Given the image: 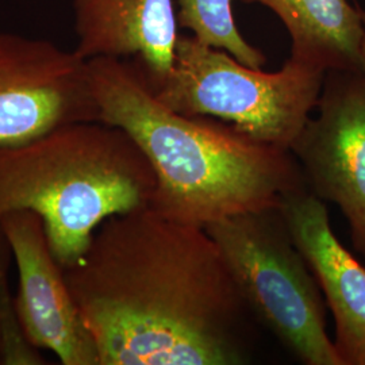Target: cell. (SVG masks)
<instances>
[{"label": "cell", "instance_id": "52a82bcc", "mask_svg": "<svg viewBox=\"0 0 365 365\" xmlns=\"http://www.w3.org/2000/svg\"><path fill=\"white\" fill-rule=\"evenodd\" d=\"M315 111L289 150L307 190L342 211L365 259L364 71H327Z\"/></svg>", "mask_w": 365, "mask_h": 365}, {"label": "cell", "instance_id": "6da1fadb", "mask_svg": "<svg viewBox=\"0 0 365 365\" xmlns=\"http://www.w3.org/2000/svg\"><path fill=\"white\" fill-rule=\"evenodd\" d=\"M99 365H238L250 313L203 227L150 206L117 214L64 268Z\"/></svg>", "mask_w": 365, "mask_h": 365}, {"label": "cell", "instance_id": "8992f818", "mask_svg": "<svg viewBox=\"0 0 365 365\" xmlns=\"http://www.w3.org/2000/svg\"><path fill=\"white\" fill-rule=\"evenodd\" d=\"M95 120L87 60L49 39L0 33V144Z\"/></svg>", "mask_w": 365, "mask_h": 365}, {"label": "cell", "instance_id": "5bb4252c", "mask_svg": "<svg viewBox=\"0 0 365 365\" xmlns=\"http://www.w3.org/2000/svg\"><path fill=\"white\" fill-rule=\"evenodd\" d=\"M361 64H363V71L365 72V9H364V36H363V42H361Z\"/></svg>", "mask_w": 365, "mask_h": 365}, {"label": "cell", "instance_id": "9c48e42d", "mask_svg": "<svg viewBox=\"0 0 365 365\" xmlns=\"http://www.w3.org/2000/svg\"><path fill=\"white\" fill-rule=\"evenodd\" d=\"M289 235L327 298L342 365H365V267L334 235L327 206L307 188L280 203Z\"/></svg>", "mask_w": 365, "mask_h": 365}, {"label": "cell", "instance_id": "277c9868", "mask_svg": "<svg viewBox=\"0 0 365 365\" xmlns=\"http://www.w3.org/2000/svg\"><path fill=\"white\" fill-rule=\"evenodd\" d=\"M325 75L292 57L264 72L180 34L168 78L150 90L179 114L217 118L289 150L317 108Z\"/></svg>", "mask_w": 365, "mask_h": 365}, {"label": "cell", "instance_id": "7c38bea8", "mask_svg": "<svg viewBox=\"0 0 365 365\" xmlns=\"http://www.w3.org/2000/svg\"><path fill=\"white\" fill-rule=\"evenodd\" d=\"M235 0H179L178 22L203 45L232 54L240 63L261 69L265 54L249 43L235 25Z\"/></svg>", "mask_w": 365, "mask_h": 365}, {"label": "cell", "instance_id": "7a4b0ae2", "mask_svg": "<svg viewBox=\"0 0 365 365\" xmlns=\"http://www.w3.org/2000/svg\"><path fill=\"white\" fill-rule=\"evenodd\" d=\"M99 120L126 131L156 175L150 207L206 227L237 214L279 207L307 188L291 150L262 143L235 125L182 115L163 105L131 60H87Z\"/></svg>", "mask_w": 365, "mask_h": 365}, {"label": "cell", "instance_id": "8fae6325", "mask_svg": "<svg viewBox=\"0 0 365 365\" xmlns=\"http://www.w3.org/2000/svg\"><path fill=\"white\" fill-rule=\"evenodd\" d=\"M274 14L291 41L289 57L319 68L363 69L364 10L352 0H240Z\"/></svg>", "mask_w": 365, "mask_h": 365}, {"label": "cell", "instance_id": "3957f363", "mask_svg": "<svg viewBox=\"0 0 365 365\" xmlns=\"http://www.w3.org/2000/svg\"><path fill=\"white\" fill-rule=\"evenodd\" d=\"M155 188L140 146L103 122L0 144V218L14 211L39 215L63 269L78 262L106 220L149 206Z\"/></svg>", "mask_w": 365, "mask_h": 365}, {"label": "cell", "instance_id": "5b68a950", "mask_svg": "<svg viewBox=\"0 0 365 365\" xmlns=\"http://www.w3.org/2000/svg\"><path fill=\"white\" fill-rule=\"evenodd\" d=\"M221 250L250 313L306 365H342L325 327L322 291L279 207L205 227Z\"/></svg>", "mask_w": 365, "mask_h": 365}, {"label": "cell", "instance_id": "4fadbf2b", "mask_svg": "<svg viewBox=\"0 0 365 365\" xmlns=\"http://www.w3.org/2000/svg\"><path fill=\"white\" fill-rule=\"evenodd\" d=\"M13 252L0 229V364L41 365L43 357L29 339L19 322L15 298L9 288Z\"/></svg>", "mask_w": 365, "mask_h": 365}, {"label": "cell", "instance_id": "30bf717a", "mask_svg": "<svg viewBox=\"0 0 365 365\" xmlns=\"http://www.w3.org/2000/svg\"><path fill=\"white\" fill-rule=\"evenodd\" d=\"M75 52L84 60H131L149 87L172 71L180 37L175 0H71Z\"/></svg>", "mask_w": 365, "mask_h": 365}, {"label": "cell", "instance_id": "ba28073f", "mask_svg": "<svg viewBox=\"0 0 365 365\" xmlns=\"http://www.w3.org/2000/svg\"><path fill=\"white\" fill-rule=\"evenodd\" d=\"M18 272L15 306L27 339L49 351L64 365H99L91 333L83 322L66 284L63 267L53 256L43 222L33 211L0 218Z\"/></svg>", "mask_w": 365, "mask_h": 365}]
</instances>
